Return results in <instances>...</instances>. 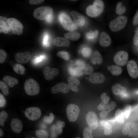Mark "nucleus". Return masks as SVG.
Masks as SVG:
<instances>
[{"label":"nucleus","mask_w":138,"mask_h":138,"mask_svg":"<svg viewBox=\"0 0 138 138\" xmlns=\"http://www.w3.org/2000/svg\"><path fill=\"white\" fill-rule=\"evenodd\" d=\"M52 8L48 6H41L35 9L33 12V16L36 19L43 20L47 19L52 16Z\"/></svg>","instance_id":"nucleus-1"},{"label":"nucleus","mask_w":138,"mask_h":138,"mask_svg":"<svg viewBox=\"0 0 138 138\" xmlns=\"http://www.w3.org/2000/svg\"><path fill=\"white\" fill-rule=\"evenodd\" d=\"M24 89L26 93L30 96H34L39 93L40 88L38 83L32 78L28 79L25 82Z\"/></svg>","instance_id":"nucleus-2"},{"label":"nucleus","mask_w":138,"mask_h":138,"mask_svg":"<svg viewBox=\"0 0 138 138\" xmlns=\"http://www.w3.org/2000/svg\"><path fill=\"white\" fill-rule=\"evenodd\" d=\"M104 6V3L102 1L95 0L93 5H89L87 7L86 14L90 17H96L101 13L103 9Z\"/></svg>","instance_id":"nucleus-3"},{"label":"nucleus","mask_w":138,"mask_h":138,"mask_svg":"<svg viewBox=\"0 0 138 138\" xmlns=\"http://www.w3.org/2000/svg\"><path fill=\"white\" fill-rule=\"evenodd\" d=\"M128 20V18L126 16H119L110 22L109 24V28L113 32L119 31L124 28Z\"/></svg>","instance_id":"nucleus-4"},{"label":"nucleus","mask_w":138,"mask_h":138,"mask_svg":"<svg viewBox=\"0 0 138 138\" xmlns=\"http://www.w3.org/2000/svg\"><path fill=\"white\" fill-rule=\"evenodd\" d=\"M59 19L63 28L70 32H73L77 28V25L73 23L70 17L64 13H61Z\"/></svg>","instance_id":"nucleus-5"},{"label":"nucleus","mask_w":138,"mask_h":138,"mask_svg":"<svg viewBox=\"0 0 138 138\" xmlns=\"http://www.w3.org/2000/svg\"><path fill=\"white\" fill-rule=\"evenodd\" d=\"M66 111L68 120L71 122H73L77 119L79 113V108L76 105L70 103L67 106Z\"/></svg>","instance_id":"nucleus-6"},{"label":"nucleus","mask_w":138,"mask_h":138,"mask_svg":"<svg viewBox=\"0 0 138 138\" xmlns=\"http://www.w3.org/2000/svg\"><path fill=\"white\" fill-rule=\"evenodd\" d=\"M25 115L29 119L35 121L39 119L41 114L40 109L38 107H32L27 108L25 110Z\"/></svg>","instance_id":"nucleus-7"},{"label":"nucleus","mask_w":138,"mask_h":138,"mask_svg":"<svg viewBox=\"0 0 138 138\" xmlns=\"http://www.w3.org/2000/svg\"><path fill=\"white\" fill-rule=\"evenodd\" d=\"M128 59V54L127 52L123 51L118 52L113 58L114 62L116 64L121 66L125 65Z\"/></svg>","instance_id":"nucleus-8"},{"label":"nucleus","mask_w":138,"mask_h":138,"mask_svg":"<svg viewBox=\"0 0 138 138\" xmlns=\"http://www.w3.org/2000/svg\"><path fill=\"white\" fill-rule=\"evenodd\" d=\"M86 120L87 125L92 130L95 129L97 127L98 124V119L94 112H88L86 115Z\"/></svg>","instance_id":"nucleus-9"},{"label":"nucleus","mask_w":138,"mask_h":138,"mask_svg":"<svg viewBox=\"0 0 138 138\" xmlns=\"http://www.w3.org/2000/svg\"><path fill=\"white\" fill-rule=\"evenodd\" d=\"M127 68L130 76L133 78L138 77V67L136 62L131 60L128 63Z\"/></svg>","instance_id":"nucleus-10"},{"label":"nucleus","mask_w":138,"mask_h":138,"mask_svg":"<svg viewBox=\"0 0 138 138\" xmlns=\"http://www.w3.org/2000/svg\"><path fill=\"white\" fill-rule=\"evenodd\" d=\"M42 73L45 78L48 80H51L54 76L57 75L59 71L56 68H51L49 66L45 67L43 70Z\"/></svg>","instance_id":"nucleus-11"},{"label":"nucleus","mask_w":138,"mask_h":138,"mask_svg":"<svg viewBox=\"0 0 138 138\" xmlns=\"http://www.w3.org/2000/svg\"><path fill=\"white\" fill-rule=\"evenodd\" d=\"M31 57L30 53L29 51L23 52H18L15 56L16 61L20 63H26L30 60Z\"/></svg>","instance_id":"nucleus-12"},{"label":"nucleus","mask_w":138,"mask_h":138,"mask_svg":"<svg viewBox=\"0 0 138 138\" xmlns=\"http://www.w3.org/2000/svg\"><path fill=\"white\" fill-rule=\"evenodd\" d=\"M67 85L63 82H60L56 84L51 89V91L53 94H56L59 92L67 93L69 91Z\"/></svg>","instance_id":"nucleus-13"},{"label":"nucleus","mask_w":138,"mask_h":138,"mask_svg":"<svg viewBox=\"0 0 138 138\" xmlns=\"http://www.w3.org/2000/svg\"><path fill=\"white\" fill-rule=\"evenodd\" d=\"M105 79L104 76L99 73H95L91 74L88 78L89 81L90 83L95 84L103 83Z\"/></svg>","instance_id":"nucleus-14"},{"label":"nucleus","mask_w":138,"mask_h":138,"mask_svg":"<svg viewBox=\"0 0 138 138\" xmlns=\"http://www.w3.org/2000/svg\"><path fill=\"white\" fill-rule=\"evenodd\" d=\"M7 24L12 30L15 31L22 30L23 26L21 23L17 19L14 18H10L8 19Z\"/></svg>","instance_id":"nucleus-15"},{"label":"nucleus","mask_w":138,"mask_h":138,"mask_svg":"<svg viewBox=\"0 0 138 138\" xmlns=\"http://www.w3.org/2000/svg\"><path fill=\"white\" fill-rule=\"evenodd\" d=\"M10 126L12 130L16 133H20L23 128V124L21 121L17 118H13L11 120Z\"/></svg>","instance_id":"nucleus-16"},{"label":"nucleus","mask_w":138,"mask_h":138,"mask_svg":"<svg viewBox=\"0 0 138 138\" xmlns=\"http://www.w3.org/2000/svg\"><path fill=\"white\" fill-rule=\"evenodd\" d=\"M99 42L100 45L102 47H108L111 44V42L110 37L106 32H103L101 34Z\"/></svg>","instance_id":"nucleus-17"},{"label":"nucleus","mask_w":138,"mask_h":138,"mask_svg":"<svg viewBox=\"0 0 138 138\" xmlns=\"http://www.w3.org/2000/svg\"><path fill=\"white\" fill-rule=\"evenodd\" d=\"M71 14L76 24L80 26L84 25L85 22V18L81 13L75 11H72Z\"/></svg>","instance_id":"nucleus-18"},{"label":"nucleus","mask_w":138,"mask_h":138,"mask_svg":"<svg viewBox=\"0 0 138 138\" xmlns=\"http://www.w3.org/2000/svg\"><path fill=\"white\" fill-rule=\"evenodd\" d=\"M136 124L134 122H130L127 124L123 128L122 133L124 135L128 134L131 137L132 136L135 130Z\"/></svg>","instance_id":"nucleus-19"},{"label":"nucleus","mask_w":138,"mask_h":138,"mask_svg":"<svg viewBox=\"0 0 138 138\" xmlns=\"http://www.w3.org/2000/svg\"><path fill=\"white\" fill-rule=\"evenodd\" d=\"M53 43L55 45L59 47H68L71 44L68 39L61 37L55 38L53 40Z\"/></svg>","instance_id":"nucleus-20"},{"label":"nucleus","mask_w":138,"mask_h":138,"mask_svg":"<svg viewBox=\"0 0 138 138\" xmlns=\"http://www.w3.org/2000/svg\"><path fill=\"white\" fill-rule=\"evenodd\" d=\"M116 104L114 101H112L106 105L100 113V116L102 118L106 117L109 113L116 107Z\"/></svg>","instance_id":"nucleus-21"},{"label":"nucleus","mask_w":138,"mask_h":138,"mask_svg":"<svg viewBox=\"0 0 138 138\" xmlns=\"http://www.w3.org/2000/svg\"><path fill=\"white\" fill-rule=\"evenodd\" d=\"M126 89L121 85L117 84L114 85L112 88V91L113 94L116 95H120L124 93Z\"/></svg>","instance_id":"nucleus-22"},{"label":"nucleus","mask_w":138,"mask_h":138,"mask_svg":"<svg viewBox=\"0 0 138 138\" xmlns=\"http://www.w3.org/2000/svg\"><path fill=\"white\" fill-rule=\"evenodd\" d=\"M3 80L10 87H13L18 83V80L16 78L8 75H6L3 78Z\"/></svg>","instance_id":"nucleus-23"},{"label":"nucleus","mask_w":138,"mask_h":138,"mask_svg":"<svg viewBox=\"0 0 138 138\" xmlns=\"http://www.w3.org/2000/svg\"><path fill=\"white\" fill-rule=\"evenodd\" d=\"M91 61L94 64H97L100 65L102 63V57L99 51L96 50L94 52L91 57Z\"/></svg>","instance_id":"nucleus-24"},{"label":"nucleus","mask_w":138,"mask_h":138,"mask_svg":"<svg viewBox=\"0 0 138 138\" xmlns=\"http://www.w3.org/2000/svg\"><path fill=\"white\" fill-rule=\"evenodd\" d=\"M111 74L114 75H118L120 74L122 72V69L120 66L116 65L109 66L107 67Z\"/></svg>","instance_id":"nucleus-25"},{"label":"nucleus","mask_w":138,"mask_h":138,"mask_svg":"<svg viewBox=\"0 0 138 138\" xmlns=\"http://www.w3.org/2000/svg\"><path fill=\"white\" fill-rule=\"evenodd\" d=\"M68 71L69 73L73 76L79 77L84 74L83 70L78 67L74 68L70 67L68 68Z\"/></svg>","instance_id":"nucleus-26"},{"label":"nucleus","mask_w":138,"mask_h":138,"mask_svg":"<svg viewBox=\"0 0 138 138\" xmlns=\"http://www.w3.org/2000/svg\"><path fill=\"white\" fill-rule=\"evenodd\" d=\"M64 37L68 39L73 41H76L78 39L80 36V34L75 32H69L65 33Z\"/></svg>","instance_id":"nucleus-27"},{"label":"nucleus","mask_w":138,"mask_h":138,"mask_svg":"<svg viewBox=\"0 0 138 138\" xmlns=\"http://www.w3.org/2000/svg\"><path fill=\"white\" fill-rule=\"evenodd\" d=\"M124 116L123 110L118 109L116 111L114 118L117 122L120 124L124 122Z\"/></svg>","instance_id":"nucleus-28"},{"label":"nucleus","mask_w":138,"mask_h":138,"mask_svg":"<svg viewBox=\"0 0 138 138\" xmlns=\"http://www.w3.org/2000/svg\"><path fill=\"white\" fill-rule=\"evenodd\" d=\"M13 70L16 73L21 75H24L25 72V68L22 65L19 63H16L13 67Z\"/></svg>","instance_id":"nucleus-29"},{"label":"nucleus","mask_w":138,"mask_h":138,"mask_svg":"<svg viewBox=\"0 0 138 138\" xmlns=\"http://www.w3.org/2000/svg\"><path fill=\"white\" fill-rule=\"evenodd\" d=\"M126 10V8L121 2H119L117 4L116 12L117 14L121 15L124 13Z\"/></svg>","instance_id":"nucleus-30"},{"label":"nucleus","mask_w":138,"mask_h":138,"mask_svg":"<svg viewBox=\"0 0 138 138\" xmlns=\"http://www.w3.org/2000/svg\"><path fill=\"white\" fill-rule=\"evenodd\" d=\"M0 88L4 95L7 96L9 94V89L7 85L2 80L0 81Z\"/></svg>","instance_id":"nucleus-31"},{"label":"nucleus","mask_w":138,"mask_h":138,"mask_svg":"<svg viewBox=\"0 0 138 138\" xmlns=\"http://www.w3.org/2000/svg\"><path fill=\"white\" fill-rule=\"evenodd\" d=\"M35 134L38 138H48L49 136L48 132L43 130H37L35 132Z\"/></svg>","instance_id":"nucleus-32"},{"label":"nucleus","mask_w":138,"mask_h":138,"mask_svg":"<svg viewBox=\"0 0 138 138\" xmlns=\"http://www.w3.org/2000/svg\"><path fill=\"white\" fill-rule=\"evenodd\" d=\"M7 20L5 19V18L3 19V17L0 16V33L3 32L4 29H6L8 31L10 29V28L7 26L6 22V20Z\"/></svg>","instance_id":"nucleus-33"},{"label":"nucleus","mask_w":138,"mask_h":138,"mask_svg":"<svg viewBox=\"0 0 138 138\" xmlns=\"http://www.w3.org/2000/svg\"><path fill=\"white\" fill-rule=\"evenodd\" d=\"M92 129L89 127L85 128L83 132L84 138H93Z\"/></svg>","instance_id":"nucleus-34"},{"label":"nucleus","mask_w":138,"mask_h":138,"mask_svg":"<svg viewBox=\"0 0 138 138\" xmlns=\"http://www.w3.org/2000/svg\"><path fill=\"white\" fill-rule=\"evenodd\" d=\"M8 117L7 113L5 111H2L0 113V125L3 126L5 122L7 120Z\"/></svg>","instance_id":"nucleus-35"},{"label":"nucleus","mask_w":138,"mask_h":138,"mask_svg":"<svg viewBox=\"0 0 138 138\" xmlns=\"http://www.w3.org/2000/svg\"><path fill=\"white\" fill-rule=\"evenodd\" d=\"M81 53L83 56L85 57H89L91 53V49L88 47L83 48L81 51Z\"/></svg>","instance_id":"nucleus-36"},{"label":"nucleus","mask_w":138,"mask_h":138,"mask_svg":"<svg viewBox=\"0 0 138 138\" xmlns=\"http://www.w3.org/2000/svg\"><path fill=\"white\" fill-rule=\"evenodd\" d=\"M57 55L64 60L68 61L69 60V56L68 53L65 51H59L56 53Z\"/></svg>","instance_id":"nucleus-37"},{"label":"nucleus","mask_w":138,"mask_h":138,"mask_svg":"<svg viewBox=\"0 0 138 138\" xmlns=\"http://www.w3.org/2000/svg\"><path fill=\"white\" fill-rule=\"evenodd\" d=\"M98 32L97 30H96L93 32L91 30L88 32L86 34V37L87 39L91 40L95 38L97 36Z\"/></svg>","instance_id":"nucleus-38"},{"label":"nucleus","mask_w":138,"mask_h":138,"mask_svg":"<svg viewBox=\"0 0 138 138\" xmlns=\"http://www.w3.org/2000/svg\"><path fill=\"white\" fill-rule=\"evenodd\" d=\"M131 109V106L130 105H126L123 110L125 117L127 118L129 116Z\"/></svg>","instance_id":"nucleus-39"},{"label":"nucleus","mask_w":138,"mask_h":138,"mask_svg":"<svg viewBox=\"0 0 138 138\" xmlns=\"http://www.w3.org/2000/svg\"><path fill=\"white\" fill-rule=\"evenodd\" d=\"M67 80L68 83L74 84L76 85H78L80 83L79 80L73 76H69L67 78Z\"/></svg>","instance_id":"nucleus-40"},{"label":"nucleus","mask_w":138,"mask_h":138,"mask_svg":"<svg viewBox=\"0 0 138 138\" xmlns=\"http://www.w3.org/2000/svg\"><path fill=\"white\" fill-rule=\"evenodd\" d=\"M100 123L104 127V130H112L111 126L106 121L104 120H101L100 121Z\"/></svg>","instance_id":"nucleus-41"},{"label":"nucleus","mask_w":138,"mask_h":138,"mask_svg":"<svg viewBox=\"0 0 138 138\" xmlns=\"http://www.w3.org/2000/svg\"><path fill=\"white\" fill-rule=\"evenodd\" d=\"M7 56V53L4 50L0 49V63H3L5 60Z\"/></svg>","instance_id":"nucleus-42"},{"label":"nucleus","mask_w":138,"mask_h":138,"mask_svg":"<svg viewBox=\"0 0 138 138\" xmlns=\"http://www.w3.org/2000/svg\"><path fill=\"white\" fill-rule=\"evenodd\" d=\"M61 122L60 121H58L56 124V133L58 135L61 134L62 132L63 127L61 125Z\"/></svg>","instance_id":"nucleus-43"},{"label":"nucleus","mask_w":138,"mask_h":138,"mask_svg":"<svg viewBox=\"0 0 138 138\" xmlns=\"http://www.w3.org/2000/svg\"><path fill=\"white\" fill-rule=\"evenodd\" d=\"M93 68L91 66H89L85 67L83 70V73L87 75L91 74L93 71Z\"/></svg>","instance_id":"nucleus-44"},{"label":"nucleus","mask_w":138,"mask_h":138,"mask_svg":"<svg viewBox=\"0 0 138 138\" xmlns=\"http://www.w3.org/2000/svg\"><path fill=\"white\" fill-rule=\"evenodd\" d=\"M102 101L104 102L106 104H107L110 100L109 97L107 96L105 93H102L101 96Z\"/></svg>","instance_id":"nucleus-45"},{"label":"nucleus","mask_w":138,"mask_h":138,"mask_svg":"<svg viewBox=\"0 0 138 138\" xmlns=\"http://www.w3.org/2000/svg\"><path fill=\"white\" fill-rule=\"evenodd\" d=\"M67 85L69 89L72 91L75 92H77L78 91V89L77 85L74 84L68 83Z\"/></svg>","instance_id":"nucleus-46"},{"label":"nucleus","mask_w":138,"mask_h":138,"mask_svg":"<svg viewBox=\"0 0 138 138\" xmlns=\"http://www.w3.org/2000/svg\"><path fill=\"white\" fill-rule=\"evenodd\" d=\"M76 64L82 69L83 70L85 67V63L83 61L81 60H77L75 62Z\"/></svg>","instance_id":"nucleus-47"},{"label":"nucleus","mask_w":138,"mask_h":138,"mask_svg":"<svg viewBox=\"0 0 138 138\" xmlns=\"http://www.w3.org/2000/svg\"><path fill=\"white\" fill-rule=\"evenodd\" d=\"M133 42L134 44L136 45H138V28L135 33L133 39Z\"/></svg>","instance_id":"nucleus-48"},{"label":"nucleus","mask_w":138,"mask_h":138,"mask_svg":"<svg viewBox=\"0 0 138 138\" xmlns=\"http://www.w3.org/2000/svg\"><path fill=\"white\" fill-rule=\"evenodd\" d=\"M6 100L3 96L1 93L0 94V107H2L5 105Z\"/></svg>","instance_id":"nucleus-49"},{"label":"nucleus","mask_w":138,"mask_h":138,"mask_svg":"<svg viewBox=\"0 0 138 138\" xmlns=\"http://www.w3.org/2000/svg\"><path fill=\"white\" fill-rule=\"evenodd\" d=\"M132 23L134 26L138 25V9L134 17Z\"/></svg>","instance_id":"nucleus-50"},{"label":"nucleus","mask_w":138,"mask_h":138,"mask_svg":"<svg viewBox=\"0 0 138 138\" xmlns=\"http://www.w3.org/2000/svg\"><path fill=\"white\" fill-rule=\"evenodd\" d=\"M132 137V138H138V123L136 124Z\"/></svg>","instance_id":"nucleus-51"},{"label":"nucleus","mask_w":138,"mask_h":138,"mask_svg":"<svg viewBox=\"0 0 138 138\" xmlns=\"http://www.w3.org/2000/svg\"><path fill=\"white\" fill-rule=\"evenodd\" d=\"M44 1L43 0H30L29 3L32 5L37 4L41 3Z\"/></svg>","instance_id":"nucleus-52"},{"label":"nucleus","mask_w":138,"mask_h":138,"mask_svg":"<svg viewBox=\"0 0 138 138\" xmlns=\"http://www.w3.org/2000/svg\"><path fill=\"white\" fill-rule=\"evenodd\" d=\"M53 120L49 116H45L43 118L44 122L49 124L51 123L53 121Z\"/></svg>","instance_id":"nucleus-53"},{"label":"nucleus","mask_w":138,"mask_h":138,"mask_svg":"<svg viewBox=\"0 0 138 138\" xmlns=\"http://www.w3.org/2000/svg\"><path fill=\"white\" fill-rule=\"evenodd\" d=\"M106 104L103 102L101 101L100 103L98 106L97 109L99 110H102L105 108Z\"/></svg>","instance_id":"nucleus-54"},{"label":"nucleus","mask_w":138,"mask_h":138,"mask_svg":"<svg viewBox=\"0 0 138 138\" xmlns=\"http://www.w3.org/2000/svg\"><path fill=\"white\" fill-rule=\"evenodd\" d=\"M44 57L43 56H41L39 57L36 58L34 61V63L37 64L42 61L44 59Z\"/></svg>","instance_id":"nucleus-55"},{"label":"nucleus","mask_w":138,"mask_h":138,"mask_svg":"<svg viewBox=\"0 0 138 138\" xmlns=\"http://www.w3.org/2000/svg\"><path fill=\"white\" fill-rule=\"evenodd\" d=\"M48 36L47 35H45L44 39L43 41V44L44 45L47 46L48 45V43L47 42V41L48 39Z\"/></svg>","instance_id":"nucleus-56"},{"label":"nucleus","mask_w":138,"mask_h":138,"mask_svg":"<svg viewBox=\"0 0 138 138\" xmlns=\"http://www.w3.org/2000/svg\"><path fill=\"white\" fill-rule=\"evenodd\" d=\"M3 135V132L2 130L0 128V136H2Z\"/></svg>","instance_id":"nucleus-57"},{"label":"nucleus","mask_w":138,"mask_h":138,"mask_svg":"<svg viewBox=\"0 0 138 138\" xmlns=\"http://www.w3.org/2000/svg\"><path fill=\"white\" fill-rule=\"evenodd\" d=\"M12 31L13 30L11 28L10 30L8 31L7 34L9 35H11L13 33Z\"/></svg>","instance_id":"nucleus-58"},{"label":"nucleus","mask_w":138,"mask_h":138,"mask_svg":"<svg viewBox=\"0 0 138 138\" xmlns=\"http://www.w3.org/2000/svg\"><path fill=\"white\" fill-rule=\"evenodd\" d=\"M52 16L47 19V21L48 22H50L52 20Z\"/></svg>","instance_id":"nucleus-59"},{"label":"nucleus","mask_w":138,"mask_h":138,"mask_svg":"<svg viewBox=\"0 0 138 138\" xmlns=\"http://www.w3.org/2000/svg\"><path fill=\"white\" fill-rule=\"evenodd\" d=\"M61 125L63 127H64L65 125V123L64 122H61Z\"/></svg>","instance_id":"nucleus-60"},{"label":"nucleus","mask_w":138,"mask_h":138,"mask_svg":"<svg viewBox=\"0 0 138 138\" xmlns=\"http://www.w3.org/2000/svg\"><path fill=\"white\" fill-rule=\"evenodd\" d=\"M12 32H13V33L14 34H15L16 33V31L14 30H13Z\"/></svg>","instance_id":"nucleus-61"},{"label":"nucleus","mask_w":138,"mask_h":138,"mask_svg":"<svg viewBox=\"0 0 138 138\" xmlns=\"http://www.w3.org/2000/svg\"><path fill=\"white\" fill-rule=\"evenodd\" d=\"M75 138H80V137H76Z\"/></svg>","instance_id":"nucleus-62"},{"label":"nucleus","mask_w":138,"mask_h":138,"mask_svg":"<svg viewBox=\"0 0 138 138\" xmlns=\"http://www.w3.org/2000/svg\"><path fill=\"white\" fill-rule=\"evenodd\" d=\"M31 138H35L33 137H31Z\"/></svg>","instance_id":"nucleus-63"}]
</instances>
